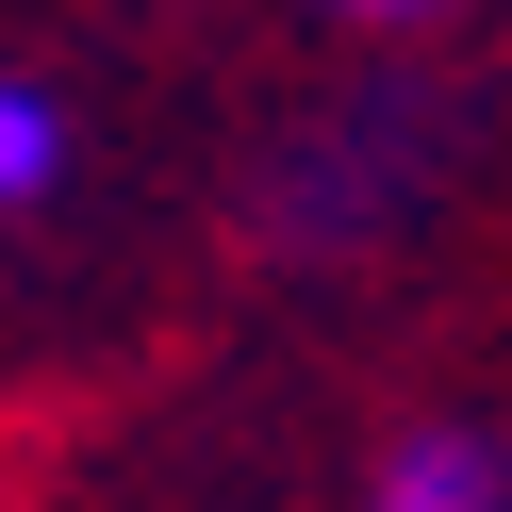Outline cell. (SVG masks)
Instances as JSON below:
<instances>
[{
    "mask_svg": "<svg viewBox=\"0 0 512 512\" xmlns=\"http://www.w3.org/2000/svg\"><path fill=\"white\" fill-rule=\"evenodd\" d=\"M314 17H364V34H397V17H446V0H314Z\"/></svg>",
    "mask_w": 512,
    "mask_h": 512,
    "instance_id": "4",
    "label": "cell"
},
{
    "mask_svg": "<svg viewBox=\"0 0 512 512\" xmlns=\"http://www.w3.org/2000/svg\"><path fill=\"white\" fill-rule=\"evenodd\" d=\"M446 182V100H413V83H364V100H314L298 133L265 149V182H248V232L281 248V265H347V248L413 232Z\"/></svg>",
    "mask_w": 512,
    "mask_h": 512,
    "instance_id": "1",
    "label": "cell"
},
{
    "mask_svg": "<svg viewBox=\"0 0 512 512\" xmlns=\"http://www.w3.org/2000/svg\"><path fill=\"white\" fill-rule=\"evenodd\" d=\"M364 512H512V463L479 430H397L380 479H364Z\"/></svg>",
    "mask_w": 512,
    "mask_h": 512,
    "instance_id": "2",
    "label": "cell"
},
{
    "mask_svg": "<svg viewBox=\"0 0 512 512\" xmlns=\"http://www.w3.org/2000/svg\"><path fill=\"white\" fill-rule=\"evenodd\" d=\"M50 182H67V100L50 83H0V199L50 215Z\"/></svg>",
    "mask_w": 512,
    "mask_h": 512,
    "instance_id": "3",
    "label": "cell"
}]
</instances>
